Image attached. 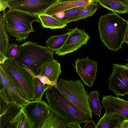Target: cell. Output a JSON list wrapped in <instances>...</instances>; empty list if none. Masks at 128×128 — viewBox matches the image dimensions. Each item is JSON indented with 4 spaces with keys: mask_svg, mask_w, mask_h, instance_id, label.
Segmentation results:
<instances>
[{
    "mask_svg": "<svg viewBox=\"0 0 128 128\" xmlns=\"http://www.w3.org/2000/svg\"><path fill=\"white\" fill-rule=\"evenodd\" d=\"M21 45L16 42L9 44L7 50V57L8 59H14L19 54L21 50Z\"/></svg>",
    "mask_w": 128,
    "mask_h": 128,
    "instance_id": "cell-28",
    "label": "cell"
},
{
    "mask_svg": "<svg viewBox=\"0 0 128 128\" xmlns=\"http://www.w3.org/2000/svg\"><path fill=\"white\" fill-rule=\"evenodd\" d=\"M68 30L69 36L62 46L55 52L59 56L74 52L80 48L84 44L87 45L90 38L84 29L82 30L76 27Z\"/></svg>",
    "mask_w": 128,
    "mask_h": 128,
    "instance_id": "cell-9",
    "label": "cell"
},
{
    "mask_svg": "<svg viewBox=\"0 0 128 128\" xmlns=\"http://www.w3.org/2000/svg\"><path fill=\"white\" fill-rule=\"evenodd\" d=\"M100 96L98 90L90 92L89 94L88 102L91 111L95 115L100 117L101 110L103 106L100 104L99 98Z\"/></svg>",
    "mask_w": 128,
    "mask_h": 128,
    "instance_id": "cell-26",
    "label": "cell"
},
{
    "mask_svg": "<svg viewBox=\"0 0 128 128\" xmlns=\"http://www.w3.org/2000/svg\"><path fill=\"white\" fill-rule=\"evenodd\" d=\"M69 35V33L68 32L64 34L50 36L46 41V46L50 50L55 52L62 46Z\"/></svg>",
    "mask_w": 128,
    "mask_h": 128,
    "instance_id": "cell-25",
    "label": "cell"
},
{
    "mask_svg": "<svg viewBox=\"0 0 128 128\" xmlns=\"http://www.w3.org/2000/svg\"><path fill=\"white\" fill-rule=\"evenodd\" d=\"M74 66L84 84L89 87H92L96 78L97 62L88 56L84 58H77Z\"/></svg>",
    "mask_w": 128,
    "mask_h": 128,
    "instance_id": "cell-11",
    "label": "cell"
},
{
    "mask_svg": "<svg viewBox=\"0 0 128 128\" xmlns=\"http://www.w3.org/2000/svg\"><path fill=\"white\" fill-rule=\"evenodd\" d=\"M50 110L68 122L86 123L90 119L70 101L62 96L57 89L51 86L45 92Z\"/></svg>",
    "mask_w": 128,
    "mask_h": 128,
    "instance_id": "cell-2",
    "label": "cell"
},
{
    "mask_svg": "<svg viewBox=\"0 0 128 128\" xmlns=\"http://www.w3.org/2000/svg\"><path fill=\"white\" fill-rule=\"evenodd\" d=\"M38 16L44 28L56 30L63 28L67 26L65 21L61 18L44 13L38 15Z\"/></svg>",
    "mask_w": 128,
    "mask_h": 128,
    "instance_id": "cell-19",
    "label": "cell"
},
{
    "mask_svg": "<svg viewBox=\"0 0 128 128\" xmlns=\"http://www.w3.org/2000/svg\"><path fill=\"white\" fill-rule=\"evenodd\" d=\"M60 64L54 59L42 67L38 74L45 76L51 81L57 82L58 77L62 73Z\"/></svg>",
    "mask_w": 128,
    "mask_h": 128,
    "instance_id": "cell-17",
    "label": "cell"
},
{
    "mask_svg": "<svg viewBox=\"0 0 128 128\" xmlns=\"http://www.w3.org/2000/svg\"><path fill=\"white\" fill-rule=\"evenodd\" d=\"M59 0H17L6 2L10 10H20L38 15L44 13Z\"/></svg>",
    "mask_w": 128,
    "mask_h": 128,
    "instance_id": "cell-8",
    "label": "cell"
},
{
    "mask_svg": "<svg viewBox=\"0 0 128 128\" xmlns=\"http://www.w3.org/2000/svg\"><path fill=\"white\" fill-rule=\"evenodd\" d=\"M0 98L7 104L23 106L30 101L21 88L0 64Z\"/></svg>",
    "mask_w": 128,
    "mask_h": 128,
    "instance_id": "cell-5",
    "label": "cell"
},
{
    "mask_svg": "<svg viewBox=\"0 0 128 128\" xmlns=\"http://www.w3.org/2000/svg\"><path fill=\"white\" fill-rule=\"evenodd\" d=\"M96 125L92 119L89 120L84 125V128H96Z\"/></svg>",
    "mask_w": 128,
    "mask_h": 128,
    "instance_id": "cell-31",
    "label": "cell"
},
{
    "mask_svg": "<svg viewBox=\"0 0 128 128\" xmlns=\"http://www.w3.org/2000/svg\"><path fill=\"white\" fill-rule=\"evenodd\" d=\"M68 122L50 110L40 128H67Z\"/></svg>",
    "mask_w": 128,
    "mask_h": 128,
    "instance_id": "cell-22",
    "label": "cell"
},
{
    "mask_svg": "<svg viewBox=\"0 0 128 128\" xmlns=\"http://www.w3.org/2000/svg\"><path fill=\"white\" fill-rule=\"evenodd\" d=\"M98 3L96 0L90 3L84 9L67 20L66 21V24L82 20L92 16L95 13L99 7Z\"/></svg>",
    "mask_w": 128,
    "mask_h": 128,
    "instance_id": "cell-23",
    "label": "cell"
},
{
    "mask_svg": "<svg viewBox=\"0 0 128 128\" xmlns=\"http://www.w3.org/2000/svg\"><path fill=\"white\" fill-rule=\"evenodd\" d=\"M2 65L6 72L21 88L29 100H34L33 80L28 71L14 59L8 58Z\"/></svg>",
    "mask_w": 128,
    "mask_h": 128,
    "instance_id": "cell-6",
    "label": "cell"
},
{
    "mask_svg": "<svg viewBox=\"0 0 128 128\" xmlns=\"http://www.w3.org/2000/svg\"><path fill=\"white\" fill-rule=\"evenodd\" d=\"M101 103L105 108V113H116L128 120V101L109 95L103 96Z\"/></svg>",
    "mask_w": 128,
    "mask_h": 128,
    "instance_id": "cell-13",
    "label": "cell"
},
{
    "mask_svg": "<svg viewBox=\"0 0 128 128\" xmlns=\"http://www.w3.org/2000/svg\"><path fill=\"white\" fill-rule=\"evenodd\" d=\"M6 29L9 34L16 38V40L21 42L28 37L29 34L34 32L33 28L24 26H12L6 23Z\"/></svg>",
    "mask_w": 128,
    "mask_h": 128,
    "instance_id": "cell-21",
    "label": "cell"
},
{
    "mask_svg": "<svg viewBox=\"0 0 128 128\" xmlns=\"http://www.w3.org/2000/svg\"><path fill=\"white\" fill-rule=\"evenodd\" d=\"M8 59L7 56L0 52V64H3Z\"/></svg>",
    "mask_w": 128,
    "mask_h": 128,
    "instance_id": "cell-33",
    "label": "cell"
},
{
    "mask_svg": "<svg viewBox=\"0 0 128 128\" xmlns=\"http://www.w3.org/2000/svg\"><path fill=\"white\" fill-rule=\"evenodd\" d=\"M101 40L108 49L114 51L122 49L128 26L126 20L117 13L101 16L98 23Z\"/></svg>",
    "mask_w": 128,
    "mask_h": 128,
    "instance_id": "cell-1",
    "label": "cell"
},
{
    "mask_svg": "<svg viewBox=\"0 0 128 128\" xmlns=\"http://www.w3.org/2000/svg\"><path fill=\"white\" fill-rule=\"evenodd\" d=\"M6 2L8 1V0H4Z\"/></svg>",
    "mask_w": 128,
    "mask_h": 128,
    "instance_id": "cell-39",
    "label": "cell"
},
{
    "mask_svg": "<svg viewBox=\"0 0 128 128\" xmlns=\"http://www.w3.org/2000/svg\"><path fill=\"white\" fill-rule=\"evenodd\" d=\"M4 15L0 16V52L7 56V50L9 40Z\"/></svg>",
    "mask_w": 128,
    "mask_h": 128,
    "instance_id": "cell-24",
    "label": "cell"
},
{
    "mask_svg": "<svg viewBox=\"0 0 128 128\" xmlns=\"http://www.w3.org/2000/svg\"><path fill=\"white\" fill-rule=\"evenodd\" d=\"M124 43H126L128 44V26L126 32Z\"/></svg>",
    "mask_w": 128,
    "mask_h": 128,
    "instance_id": "cell-35",
    "label": "cell"
},
{
    "mask_svg": "<svg viewBox=\"0 0 128 128\" xmlns=\"http://www.w3.org/2000/svg\"><path fill=\"white\" fill-rule=\"evenodd\" d=\"M22 107L35 128H40L50 112L48 104L42 100L30 101Z\"/></svg>",
    "mask_w": 128,
    "mask_h": 128,
    "instance_id": "cell-10",
    "label": "cell"
},
{
    "mask_svg": "<svg viewBox=\"0 0 128 128\" xmlns=\"http://www.w3.org/2000/svg\"><path fill=\"white\" fill-rule=\"evenodd\" d=\"M3 14L6 23L12 26L33 28L32 24L34 22L40 23L38 15L20 10L10 9L5 12V10Z\"/></svg>",
    "mask_w": 128,
    "mask_h": 128,
    "instance_id": "cell-12",
    "label": "cell"
},
{
    "mask_svg": "<svg viewBox=\"0 0 128 128\" xmlns=\"http://www.w3.org/2000/svg\"><path fill=\"white\" fill-rule=\"evenodd\" d=\"M107 82L108 89L116 96L128 94V66L113 63L112 72Z\"/></svg>",
    "mask_w": 128,
    "mask_h": 128,
    "instance_id": "cell-7",
    "label": "cell"
},
{
    "mask_svg": "<svg viewBox=\"0 0 128 128\" xmlns=\"http://www.w3.org/2000/svg\"><path fill=\"white\" fill-rule=\"evenodd\" d=\"M22 106L10 122L9 128H34Z\"/></svg>",
    "mask_w": 128,
    "mask_h": 128,
    "instance_id": "cell-20",
    "label": "cell"
},
{
    "mask_svg": "<svg viewBox=\"0 0 128 128\" xmlns=\"http://www.w3.org/2000/svg\"><path fill=\"white\" fill-rule=\"evenodd\" d=\"M120 128H128V120H125L123 121Z\"/></svg>",
    "mask_w": 128,
    "mask_h": 128,
    "instance_id": "cell-34",
    "label": "cell"
},
{
    "mask_svg": "<svg viewBox=\"0 0 128 128\" xmlns=\"http://www.w3.org/2000/svg\"><path fill=\"white\" fill-rule=\"evenodd\" d=\"M22 107L15 103L7 104L0 98V128H9L10 122Z\"/></svg>",
    "mask_w": 128,
    "mask_h": 128,
    "instance_id": "cell-14",
    "label": "cell"
},
{
    "mask_svg": "<svg viewBox=\"0 0 128 128\" xmlns=\"http://www.w3.org/2000/svg\"><path fill=\"white\" fill-rule=\"evenodd\" d=\"M80 124L76 121L68 122L67 127L68 128H81Z\"/></svg>",
    "mask_w": 128,
    "mask_h": 128,
    "instance_id": "cell-30",
    "label": "cell"
},
{
    "mask_svg": "<svg viewBox=\"0 0 128 128\" xmlns=\"http://www.w3.org/2000/svg\"><path fill=\"white\" fill-rule=\"evenodd\" d=\"M59 0V1L60 2H63L64 1H74V0Z\"/></svg>",
    "mask_w": 128,
    "mask_h": 128,
    "instance_id": "cell-36",
    "label": "cell"
},
{
    "mask_svg": "<svg viewBox=\"0 0 128 128\" xmlns=\"http://www.w3.org/2000/svg\"><path fill=\"white\" fill-rule=\"evenodd\" d=\"M125 120L123 116L116 113H104L98 121L96 128H120Z\"/></svg>",
    "mask_w": 128,
    "mask_h": 128,
    "instance_id": "cell-16",
    "label": "cell"
},
{
    "mask_svg": "<svg viewBox=\"0 0 128 128\" xmlns=\"http://www.w3.org/2000/svg\"><path fill=\"white\" fill-rule=\"evenodd\" d=\"M97 1L113 12L122 14L128 12V0H97Z\"/></svg>",
    "mask_w": 128,
    "mask_h": 128,
    "instance_id": "cell-18",
    "label": "cell"
},
{
    "mask_svg": "<svg viewBox=\"0 0 128 128\" xmlns=\"http://www.w3.org/2000/svg\"><path fill=\"white\" fill-rule=\"evenodd\" d=\"M34 84V100H41L44 92L51 86L44 84L38 78L33 79Z\"/></svg>",
    "mask_w": 128,
    "mask_h": 128,
    "instance_id": "cell-27",
    "label": "cell"
},
{
    "mask_svg": "<svg viewBox=\"0 0 128 128\" xmlns=\"http://www.w3.org/2000/svg\"><path fill=\"white\" fill-rule=\"evenodd\" d=\"M57 89L64 97L70 102L90 119L93 117L89 102V94L80 80H66L60 78L58 81Z\"/></svg>",
    "mask_w": 128,
    "mask_h": 128,
    "instance_id": "cell-4",
    "label": "cell"
},
{
    "mask_svg": "<svg viewBox=\"0 0 128 128\" xmlns=\"http://www.w3.org/2000/svg\"><path fill=\"white\" fill-rule=\"evenodd\" d=\"M128 63L126 65L128 66Z\"/></svg>",
    "mask_w": 128,
    "mask_h": 128,
    "instance_id": "cell-38",
    "label": "cell"
},
{
    "mask_svg": "<svg viewBox=\"0 0 128 128\" xmlns=\"http://www.w3.org/2000/svg\"><path fill=\"white\" fill-rule=\"evenodd\" d=\"M8 7L6 2L4 0H0V11H3Z\"/></svg>",
    "mask_w": 128,
    "mask_h": 128,
    "instance_id": "cell-32",
    "label": "cell"
},
{
    "mask_svg": "<svg viewBox=\"0 0 128 128\" xmlns=\"http://www.w3.org/2000/svg\"><path fill=\"white\" fill-rule=\"evenodd\" d=\"M97 0H80L59 1L46 10L44 13L50 16H53L71 8L88 4Z\"/></svg>",
    "mask_w": 128,
    "mask_h": 128,
    "instance_id": "cell-15",
    "label": "cell"
},
{
    "mask_svg": "<svg viewBox=\"0 0 128 128\" xmlns=\"http://www.w3.org/2000/svg\"><path fill=\"white\" fill-rule=\"evenodd\" d=\"M88 4L74 7L64 11V16L62 18H61L64 20L66 22L67 20L84 9Z\"/></svg>",
    "mask_w": 128,
    "mask_h": 128,
    "instance_id": "cell-29",
    "label": "cell"
},
{
    "mask_svg": "<svg viewBox=\"0 0 128 128\" xmlns=\"http://www.w3.org/2000/svg\"><path fill=\"white\" fill-rule=\"evenodd\" d=\"M21 46L19 53L14 59L30 68L36 75L42 67L54 59V52L46 46L31 41L25 42Z\"/></svg>",
    "mask_w": 128,
    "mask_h": 128,
    "instance_id": "cell-3",
    "label": "cell"
},
{
    "mask_svg": "<svg viewBox=\"0 0 128 128\" xmlns=\"http://www.w3.org/2000/svg\"><path fill=\"white\" fill-rule=\"evenodd\" d=\"M8 0V1H14V0Z\"/></svg>",
    "mask_w": 128,
    "mask_h": 128,
    "instance_id": "cell-37",
    "label": "cell"
},
{
    "mask_svg": "<svg viewBox=\"0 0 128 128\" xmlns=\"http://www.w3.org/2000/svg\"><path fill=\"white\" fill-rule=\"evenodd\" d=\"M127 13V14H128V12Z\"/></svg>",
    "mask_w": 128,
    "mask_h": 128,
    "instance_id": "cell-40",
    "label": "cell"
}]
</instances>
